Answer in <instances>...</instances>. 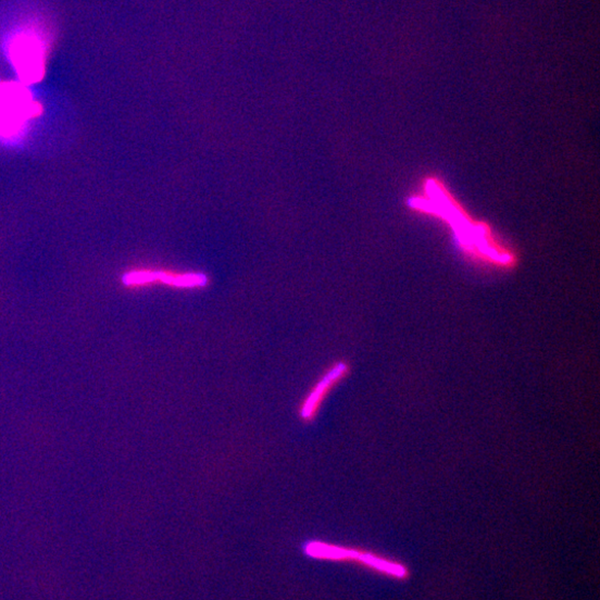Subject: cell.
I'll use <instances>...</instances> for the list:
<instances>
[{
    "instance_id": "cell-1",
    "label": "cell",
    "mask_w": 600,
    "mask_h": 600,
    "mask_svg": "<svg viewBox=\"0 0 600 600\" xmlns=\"http://www.w3.org/2000/svg\"><path fill=\"white\" fill-rule=\"evenodd\" d=\"M410 205L446 222L468 255L499 267L514 264L515 257L511 250L495 238L487 225L472 220L438 179L426 180Z\"/></svg>"
},
{
    "instance_id": "cell-2",
    "label": "cell",
    "mask_w": 600,
    "mask_h": 600,
    "mask_svg": "<svg viewBox=\"0 0 600 600\" xmlns=\"http://www.w3.org/2000/svg\"><path fill=\"white\" fill-rule=\"evenodd\" d=\"M36 111V107L23 88L0 85V133L13 134Z\"/></svg>"
},
{
    "instance_id": "cell-3",
    "label": "cell",
    "mask_w": 600,
    "mask_h": 600,
    "mask_svg": "<svg viewBox=\"0 0 600 600\" xmlns=\"http://www.w3.org/2000/svg\"><path fill=\"white\" fill-rule=\"evenodd\" d=\"M11 55L22 78L28 82L39 79L42 71L41 47L30 35L17 36L11 45Z\"/></svg>"
},
{
    "instance_id": "cell-4",
    "label": "cell",
    "mask_w": 600,
    "mask_h": 600,
    "mask_svg": "<svg viewBox=\"0 0 600 600\" xmlns=\"http://www.w3.org/2000/svg\"><path fill=\"white\" fill-rule=\"evenodd\" d=\"M154 279H161L163 283L179 286V287H193L203 286L207 284V277L203 275L193 274H167V273H137L128 276V284H145Z\"/></svg>"
}]
</instances>
